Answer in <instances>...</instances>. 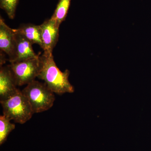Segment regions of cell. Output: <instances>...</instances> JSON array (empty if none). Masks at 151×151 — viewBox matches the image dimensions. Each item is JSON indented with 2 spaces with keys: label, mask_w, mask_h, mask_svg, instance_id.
<instances>
[{
  "label": "cell",
  "mask_w": 151,
  "mask_h": 151,
  "mask_svg": "<svg viewBox=\"0 0 151 151\" xmlns=\"http://www.w3.org/2000/svg\"><path fill=\"white\" fill-rule=\"evenodd\" d=\"M0 103L3 115L15 123L24 124L34 114L27 98L20 90L12 97Z\"/></svg>",
  "instance_id": "obj_3"
},
{
  "label": "cell",
  "mask_w": 151,
  "mask_h": 151,
  "mask_svg": "<svg viewBox=\"0 0 151 151\" xmlns=\"http://www.w3.org/2000/svg\"><path fill=\"white\" fill-rule=\"evenodd\" d=\"M11 120L4 115L0 116V145L6 141L10 132L15 128V125L11 123Z\"/></svg>",
  "instance_id": "obj_11"
},
{
  "label": "cell",
  "mask_w": 151,
  "mask_h": 151,
  "mask_svg": "<svg viewBox=\"0 0 151 151\" xmlns=\"http://www.w3.org/2000/svg\"><path fill=\"white\" fill-rule=\"evenodd\" d=\"M16 40L14 29L7 25L4 19L0 17V49L8 55L9 61L12 62L14 56Z\"/></svg>",
  "instance_id": "obj_6"
},
{
  "label": "cell",
  "mask_w": 151,
  "mask_h": 151,
  "mask_svg": "<svg viewBox=\"0 0 151 151\" xmlns=\"http://www.w3.org/2000/svg\"><path fill=\"white\" fill-rule=\"evenodd\" d=\"M70 1L71 0H59L54 13L50 18L58 27L66 19Z\"/></svg>",
  "instance_id": "obj_10"
},
{
  "label": "cell",
  "mask_w": 151,
  "mask_h": 151,
  "mask_svg": "<svg viewBox=\"0 0 151 151\" xmlns=\"http://www.w3.org/2000/svg\"><path fill=\"white\" fill-rule=\"evenodd\" d=\"M40 56L19 62L11 63L8 65L17 86L27 85L35 80L41 68Z\"/></svg>",
  "instance_id": "obj_4"
},
{
  "label": "cell",
  "mask_w": 151,
  "mask_h": 151,
  "mask_svg": "<svg viewBox=\"0 0 151 151\" xmlns=\"http://www.w3.org/2000/svg\"><path fill=\"white\" fill-rule=\"evenodd\" d=\"M22 91L29 102L34 113L47 111L54 104V93L45 83L34 80Z\"/></svg>",
  "instance_id": "obj_2"
},
{
  "label": "cell",
  "mask_w": 151,
  "mask_h": 151,
  "mask_svg": "<svg viewBox=\"0 0 151 151\" xmlns=\"http://www.w3.org/2000/svg\"><path fill=\"white\" fill-rule=\"evenodd\" d=\"M41 68L37 78L42 79L52 92L57 94L74 92L73 86L69 82L70 71L62 72L57 66L52 53L44 52L41 56Z\"/></svg>",
  "instance_id": "obj_1"
},
{
  "label": "cell",
  "mask_w": 151,
  "mask_h": 151,
  "mask_svg": "<svg viewBox=\"0 0 151 151\" xmlns=\"http://www.w3.org/2000/svg\"><path fill=\"white\" fill-rule=\"evenodd\" d=\"M16 34V45L13 59L10 63L17 62L22 60L37 57L32 48V44L24 36L17 32Z\"/></svg>",
  "instance_id": "obj_8"
},
{
  "label": "cell",
  "mask_w": 151,
  "mask_h": 151,
  "mask_svg": "<svg viewBox=\"0 0 151 151\" xmlns=\"http://www.w3.org/2000/svg\"><path fill=\"white\" fill-rule=\"evenodd\" d=\"M15 30L24 36L32 44H37L43 48L40 25H36L32 24H22L15 29Z\"/></svg>",
  "instance_id": "obj_9"
},
{
  "label": "cell",
  "mask_w": 151,
  "mask_h": 151,
  "mask_svg": "<svg viewBox=\"0 0 151 151\" xmlns=\"http://www.w3.org/2000/svg\"><path fill=\"white\" fill-rule=\"evenodd\" d=\"M17 85L8 65L0 68V102L12 97L19 89Z\"/></svg>",
  "instance_id": "obj_7"
},
{
  "label": "cell",
  "mask_w": 151,
  "mask_h": 151,
  "mask_svg": "<svg viewBox=\"0 0 151 151\" xmlns=\"http://www.w3.org/2000/svg\"><path fill=\"white\" fill-rule=\"evenodd\" d=\"M19 2V0H0V7L6 12L9 18L13 19Z\"/></svg>",
  "instance_id": "obj_12"
},
{
  "label": "cell",
  "mask_w": 151,
  "mask_h": 151,
  "mask_svg": "<svg viewBox=\"0 0 151 151\" xmlns=\"http://www.w3.org/2000/svg\"><path fill=\"white\" fill-rule=\"evenodd\" d=\"M44 52L52 53L59 38V27L52 20H46L40 25Z\"/></svg>",
  "instance_id": "obj_5"
}]
</instances>
